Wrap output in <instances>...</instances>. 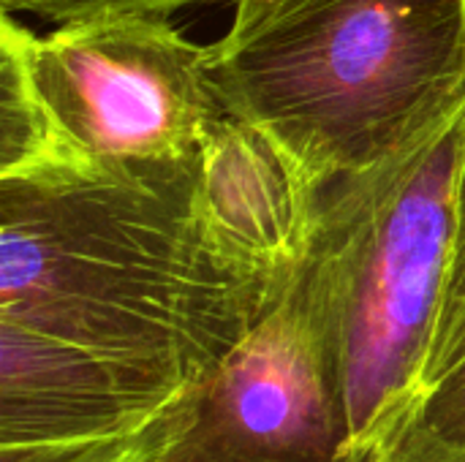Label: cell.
<instances>
[{"label":"cell","mask_w":465,"mask_h":462,"mask_svg":"<svg viewBox=\"0 0 465 462\" xmlns=\"http://www.w3.org/2000/svg\"><path fill=\"white\" fill-rule=\"evenodd\" d=\"M193 193L196 177L0 180V327L82 354L155 403L199 406L286 294L223 253Z\"/></svg>","instance_id":"obj_1"},{"label":"cell","mask_w":465,"mask_h":462,"mask_svg":"<svg viewBox=\"0 0 465 462\" xmlns=\"http://www.w3.org/2000/svg\"><path fill=\"white\" fill-rule=\"evenodd\" d=\"M207 46L226 112L319 191L465 106V0H240Z\"/></svg>","instance_id":"obj_2"},{"label":"cell","mask_w":465,"mask_h":462,"mask_svg":"<svg viewBox=\"0 0 465 462\" xmlns=\"http://www.w3.org/2000/svg\"><path fill=\"white\" fill-rule=\"evenodd\" d=\"M463 147L460 106L390 161L322 188L300 278L341 395V462L384 460L425 422Z\"/></svg>","instance_id":"obj_3"},{"label":"cell","mask_w":465,"mask_h":462,"mask_svg":"<svg viewBox=\"0 0 465 462\" xmlns=\"http://www.w3.org/2000/svg\"><path fill=\"white\" fill-rule=\"evenodd\" d=\"M33 82L76 180L144 188L196 177L207 131L226 114L210 46L166 16L106 14L25 33Z\"/></svg>","instance_id":"obj_4"},{"label":"cell","mask_w":465,"mask_h":462,"mask_svg":"<svg viewBox=\"0 0 465 462\" xmlns=\"http://www.w3.org/2000/svg\"><path fill=\"white\" fill-rule=\"evenodd\" d=\"M341 449L335 373L297 278L218 365L166 462H341Z\"/></svg>","instance_id":"obj_5"},{"label":"cell","mask_w":465,"mask_h":462,"mask_svg":"<svg viewBox=\"0 0 465 462\" xmlns=\"http://www.w3.org/2000/svg\"><path fill=\"white\" fill-rule=\"evenodd\" d=\"M193 199L223 253L281 297L294 286L311 251L322 191L267 133L226 112L204 136Z\"/></svg>","instance_id":"obj_6"},{"label":"cell","mask_w":465,"mask_h":462,"mask_svg":"<svg viewBox=\"0 0 465 462\" xmlns=\"http://www.w3.org/2000/svg\"><path fill=\"white\" fill-rule=\"evenodd\" d=\"M27 27L3 11L0 22V180H74L68 155L33 82Z\"/></svg>","instance_id":"obj_7"},{"label":"cell","mask_w":465,"mask_h":462,"mask_svg":"<svg viewBox=\"0 0 465 462\" xmlns=\"http://www.w3.org/2000/svg\"><path fill=\"white\" fill-rule=\"evenodd\" d=\"M465 362V147L458 169L455 185V226H452V251H450V272L447 289L436 321V332L430 340V351L425 359V395L428 403L433 392Z\"/></svg>","instance_id":"obj_8"},{"label":"cell","mask_w":465,"mask_h":462,"mask_svg":"<svg viewBox=\"0 0 465 462\" xmlns=\"http://www.w3.org/2000/svg\"><path fill=\"white\" fill-rule=\"evenodd\" d=\"M210 0H0L8 14H33L49 22H68L84 16H106V14H150V16H172L183 8L202 5Z\"/></svg>","instance_id":"obj_9"},{"label":"cell","mask_w":465,"mask_h":462,"mask_svg":"<svg viewBox=\"0 0 465 462\" xmlns=\"http://www.w3.org/2000/svg\"><path fill=\"white\" fill-rule=\"evenodd\" d=\"M422 425L447 441L465 444V362L433 392Z\"/></svg>","instance_id":"obj_10"},{"label":"cell","mask_w":465,"mask_h":462,"mask_svg":"<svg viewBox=\"0 0 465 462\" xmlns=\"http://www.w3.org/2000/svg\"><path fill=\"white\" fill-rule=\"evenodd\" d=\"M379 462H465V444L447 441L420 425L395 452Z\"/></svg>","instance_id":"obj_11"},{"label":"cell","mask_w":465,"mask_h":462,"mask_svg":"<svg viewBox=\"0 0 465 462\" xmlns=\"http://www.w3.org/2000/svg\"><path fill=\"white\" fill-rule=\"evenodd\" d=\"M234 3H240V0H234Z\"/></svg>","instance_id":"obj_12"}]
</instances>
